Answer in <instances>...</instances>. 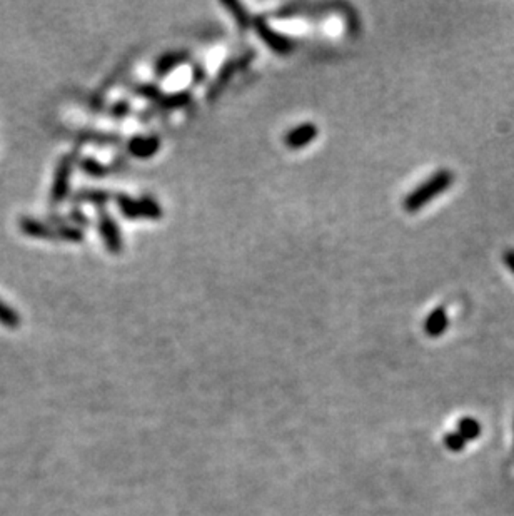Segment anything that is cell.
<instances>
[{
    "label": "cell",
    "instance_id": "1",
    "mask_svg": "<svg viewBox=\"0 0 514 516\" xmlns=\"http://www.w3.org/2000/svg\"><path fill=\"white\" fill-rule=\"evenodd\" d=\"M80 161V149L71 150V153L64 154L57 162L55 171H53V178L51 184V192H49V206L51 209H59L62 204L71 198V182L74 169Z\"/></svg>",
    "mask_w": 514,
    "mask_h": 516
},
{
    "label": "cell",
    "instance_id": "2",
    "mask_svg": "<svg viewBox=\"0 0 514 516\" xmlns=\"http://www.w3.org/2000/svg\"><path fill=\"white\" fill-rule=\"evenodd\" d=\"M452 181H454V175H452L451 171H438L427 181L422 182L421 186L416 187L413 192H409L408 198L404 199V209L408 212L419 211V209L429 204L434 198H438L439 194L449 189Z\"/></svg>",
    "mask_w": 514,
    "mask_h": 516
},
{
    "label": "cell",
    "instance_id": "3",
    "mask_svg": "<svg viewBox=\"0 0 514 516\" xmlns=\"http://www.w3.org/2000/svg\"><path fill=\"white\" fill-rule=\"evenodd\" d=\"M119 211L124 216L126 219L135 221V219H151L157 221L162 218V207L159 206V203L154 198H146L134 199L127 194H116L114 196Z\"/></svg>",
    "mask_w": 514,
    "mask_h": 516
},
{
    "label": "cell",
    "instance_id": "4",
    "mask_svg": "<svg viewBox=\"0 0 514 516\" xmlns=\"http://www.w3.org/2000/svg\"><path fill=\"white\" fill-rule=\"evenodd\" d=\"M254 57H256L254 51H248V52H244V54L225 60L224 65H222V67L219 69V72H217L216 79H214L211 87H209L207 99L209 101H216L217 97H219L222 94V91L228 87L229 82L232 80V77L236 76L237 72L244 71V69L248 67L250 62H252Z\"/></svg>",
    "mask_w": 514,
    "mask_h": 516
},
{
    "label": "cell",
    "instance_id": "5",
    "mask_svg": "<svg viewBox=\"0 0 514 516\" xmlns=\"http://www.w3.org/2000/svg\"><path fill=\"white\" fill-rule=\"evenodd\" d=\"M97 227L107 251L114 254V256L121 254L122 249H124V239H122L121 229H119V224L114 219V216L105 209H98Z\"/></svg>",
    "mask_w": 514,
    "mask_h": 516
},
{
    "label": "cell",
    "instance_id": "6",
    "mask_svg": "<svg viewBox=\"0 0 514 516\" xmlns=\"http://www.w3.org/2000/svg\"><path fill=\"white\" fill-rule=\"evenodd\" d=\"M252 27L256 34L261 37L262 42L266 44L271 51H274L277 55H287L289 52L294 51L295 44L291 37H286L279 32H275L269 24L266 22L264 17L252 19Z\"/></svg>",
    "mask_w": 514,
    "mask_h": 516
},
{
    "label": "cell",
    "instance_id": "7",
    "mask_svg": "<svg viewBox=\"0 0 514 516\" xmlns=\"http://www.w3.org/2000/svg\"><path fill=\"white\" fill-rule=\"evenodd\" d=\"M19 229L24 236L32 237V239H47V241H59V229L52 226L47 221L31 218V216H22L19 219Z\"/></svg>",
    "mask_w": 514,
    "mask_h": 516
},
{
    "label": "cell",
    "instance_id": "8",
    "mask_svg": "<svg viewBox=\"0 0 514 516\" xmlns=\"http://www.w3.org/2000/svg\"><path fill=\"white\" fill-rule=\"evenodd\" d=\"M69 199L76 207L87 204V206H94L97 209H105L107 204L114 199V194H110L105 189H97V187H82V189L71 194Z\"/></svg>",
    "mask_w": 514,
    "mask_h": 516
},
{
    "label": "cell",
    "instance_id": "9",
    "mask_svg": "<svg viewBox=\"0 0 514 516\" xmlns=\"http://www.w3.org/2000/svg\"><path fill=\"white\" fill-rule=\"evenodd\" d=\"M160 149V139L157 136H134L127 142V153L137 159H149Z\"/></svg>",
    "mask_w": 514,
    "mask_h": 516
},
{
    "label": "cell",
    "instance_id": "10",
    "mask_svg": "<svg viewBox=\"0 0 514 516\" xmlns=\"http://www.w3.org/2000/svg\"><path fill=\"white\" fill-rule=\"evenodd\" d=\"M318 137V126L311 124V122H306V124H301L294 129H291L289 132L286 134L284 137V142L289 149H302L307 144H311L314 139Z\"/></svg>",
    "mask_w": 514,
    "mask_h": 516
},
{
    "label": "cell",
    "instance_id": "11",
    "mask_svg": "<svg viewBox=\"0 0 514 516\" xmlns=\"http://www.w3.org/2000/svg\"><path fill=\"white\" fill-rule=\"evenodd\" d=\"M69 137L76 139L77 142H94V144H117V142H121V137L116 132H102V130L92 129L71 130Z\"/></svg>",
    "mask_w": 514,
    "mask_h": 516
},
{
    "label": "cell",
    "instance_id": "12",
    "mask_svg": "<svg viewBox=\"0 0 514 516\" xmlns=\"http://www.w3.org/2000/svg\"><path fill=\"white\" fill-rule=\"evenodd\" d=\"M189 60V54L187 52L180 51V52H169V54H164L162 57H159V60L155 62L154 72L157 77H166L167 74H171L174 69H178L179 65H182L184 62Z\"/></svg>",
    "mask_w": 514,
    "mask_h": 516
},
{
    "label": "cell",
    "instance_id": "13",
    "mask_svg": "<svg viewBox=\"0 0 514 516\" xmlns=\"http://www.w3.org/2000/svg\"><path fill=\"white\" fill-rule=\"evenodd\" d=\"M447 325H449V318H447L446 309H444L443 306H439V308H436L433 313L426 318L425 331L427 336H431V338H438V336H441L444 331H446Z\"/></svg>",
    "mask_w": 514,
    "mask_h": 516
},
{
    "label": "cell",
    "instance_id": "14",
    "mask_svg": "<svg viewBox=\"0 0 514 516\" xmlns=\"http://www.w3.org/2000/svg\"><path fill=\"white\" fill-rule=\"evenodd\" d=\"M77 166L80 167V171L84 172L85 175H89V178L92 179H104L110 174V171H112V167L105 166V164L97 161L96 157H89V155L87 157H80Z\"/></svg>",
    "mask_w": 514,
    "mask_h": 516
},
{
    "label": "cell",
    "instance_id": "15",
    "mask_svg": "<svg viewBox=\"0 0 514 516\" xmlns=\"http://www.w3.org/2000/svg\"><path fill=\"white\" fill-rule=\"evenodd\" d=\"M222 7H225V9L231 12V15L242 32L248 31V28L252 26V19H250V15L248 14V10L244 9L242 3L232 2V0H222Z\"/></svg>",
    "mask_w": 514,
    "mask_h": 516
},
{
    "label": "cell",
    "instance_id": "16",
    "mask_svg": "<svg viewBox=\"0 0 514 516\" xmlns=\"http://www.w3.org/2000/svg\"><path fill=\"white\" fill-rule=\"evenodd\" d=\"M22 325V316L19 311H15L9 302L0 299V326L7 327V329H19Z\"/></svg>",
    "mask_w": 514,
    "mask_h": 516
},
{
    "label": "cell",
    "instance_id": "17",
    "mask_svg": "<svg viewBox=\"0 0 514 516\" xmlns=\"http://www.w3.org/2000/svg\"><path fill=\"white\" fill-rule=\"evenodd\" d=\"M132 91L135 96L154 102L155 105H159L164 97H166V92L160 91L157 85H154V84H137V85H134Z\"/></svg>",
    "mask_w": 514,
    "mask_h": 516
},
{
    "label": "cell",
    "instance_id": "18",
    "mask_svg": "<svg viewBox=\"0 0 514 516\" xmlns=\"http://www.w3.org/2000/svg\"><path fill=\"white\" fill-rule=\"evenodd\" d=\"M65 218H67V223L71 224V226H76L79 229L89 227V224H90V219L80 211L79 207H74L72 211H69L67 214H65Z\"/></svg>",
    "mask_w": 514,
    "mask_h": 516
},
{
    "label": "cell",
    "instance_id": "19",
    "mask_svg": "<svg viewBox=\"0 0 514 516\" xmlns=\"http://www.w3.org/2000/svg\"><path fill=\"white\" fill-rule=\"evenodd\" d=\"M130 114V104L126 101H119L109 108V116L114 119H124Z\"/></svg>",
    "mask_w": 514,
    "mask_h": 516
},
{
    "label": "cell",
    "instance_id": "20",
    "mask_svg": "<svg viewBox=\"0 0 514 516\" xmlns=\"http://www.w3.org/2000/svg\"><path fill=\"white\" fill-rule=\"evenodd\" d=\"M459 431H461L463 438H471L472 440V438H476L479 435V424L472 420H464Z\"/></svg>",
    "mask_w": 514,
    "mask_h": 516
},
{
    "label": "cell",
    "instance_id": "21",
    "mask_svg": "<svg viewBox=\"0 0 514 516\" xmlns=\"http://www.w3.org/2000/svg\"><path fill=\"white\" fill-rule=\"evenodd\" d=\"M503 261H504V264L508 266L509 271L514 274V249H508V251H504Z\"/></svg>",
    "mask_w": 514,
    "mask_h": 516
}]
</instances>
